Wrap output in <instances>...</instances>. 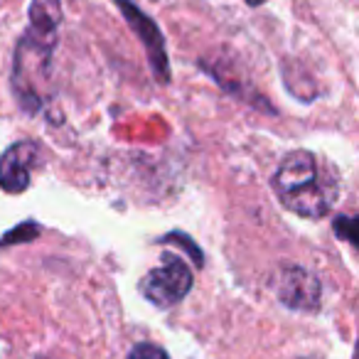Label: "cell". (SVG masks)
Returning <instances> with one entry per match:
<instances>
[{"mask_svg":"<svg viewBox=\"0 0 359 359\" xmlns=\"http://www.w3.org/2000/svg\"><path fill=\"white\" fill-rule=\"evenodd\" d=\"M273 190L280 205L305 219L325 217L334 207L339 182L327 163L310 150H293L280 160L273 175Z\"/></svg>","mask_w":359,"mask_h":359,"instance_id":"obj_1","label":"cell"},{"mask_svg":"<svg viewBox=\"0 0 359 359\" xmlns=\"http://www.w3.org/2000/svg\"><path fill=\"white\" fill-rule=\"evenodd\" d=\"M192 288V271L175 254H165L163 264L140 280V293L158 308H172Z\"/></svg>","mask_w":359,"mask_h":359,"instance_id":"obj_2","label":"cell"},{"mask_svg":"<svg viewBox=\"0 0 359 359\" xmlns=\"http://www.w3.org/2000/svg\"><path fill=\"white\" fill-rule=\"evenodd\" d=\"M116 6L121 8V13L126 15L128 25L133 27V32L138 35V40L143 42L145 52H148V60L150 67L155 72V79L160 84H168L170 81V62H168V52H165V40H163V32L160 27L140 11L138 6H133L130 0H114Z\"/></svg>","mask_w":359,"mask_h":359,"instance_id":"obj_3","label":"cell"},{"mask_svg":"<svg viewBox=\"0 0 359 359\" xmlns=\"http://www.w3.org/2000/svg\"><path fill=\"white\" fill-rule=\"evenodd\" d=\"M320 280L300 266H283L276 273V295L290 310L313 313L320 308Z\"/></svg>","mask_w":359,"mask_h":359,"instance_id":"obj_4","label":"cell"},{"mask_svg":"<svg viewBox=\"0 0 359 359\" xmlns=\"http://www.w3.org/2000/svg\"><path fill=\"white\" fill-rule=\"evenodd\" d=\"M37 155H40V150L30 140L13 143L0 155V187L11 195L25 192L30 187V172L37 165Z\"/></svg>","mask_w":359,"mask_h":359,"instance_id":"obj_5","label":"cell"},{"mask_svg":"<svg viewBox=\"0 0 359 359\" xmlns=\"http://www.w3.org/2000/svg\"><path fill=\"white\" fill-rule=\"evenodd\" d=\"M128 359H170V357H168V352H165L163 347H158V344L140 342V344H135V347L130 349Z\"/></svg>","mask_w":359,"mask_h":359,"instance_id":"obj_6","label":"cell"},{"mask_svg":"<svg viewBox=\"0 0 359 359\" xmlns=\"http://www.w3.org/2000/svg\"><path fill=\"white\" fill-rule=\"evenodd\" d=\"M352 226H354V217H339V219H334V231H337V236H342V239L352 241Z\"/></svg>","mask_w":359,"mask_h":359,"instance_id":"obj_7","label":"cell"},{"mask_svg":"<svg viewBox=\"0 0 359 359\" xmlns=\"http://www.w3.org/2000/svg\"><path fill=\"white\" fill-rule=\"evenodd\" d=\"M246 3H249L251 8H256V6H261V3H266V0H246Z\"/></svg>","mask_w":359,"mask_h":359,"instance_id":"obj_8","label":"cell"}]
</instances>
